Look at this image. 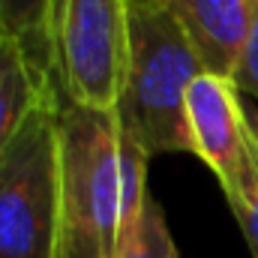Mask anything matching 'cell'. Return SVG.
<instances>
[{"mask_svg":"<svg viewBox=\"0 0 258 258\" xmlns=\"http://www.w3.org/2000/svg\"><path fill=\"white\" fill-rule=\"evenodd\" d=\"M228 204L243 228V237L249 243L252 258H258V141L252 129H249V156H246L243 174L237 180V189L228 195Z\"/></svg>","mask_w":258,"mask_h":258,"instance_id":"10","label":"cell"},{"mask_svg":"<svg viewBox=\"0 0 258 258\" xmlns=\"http://www.w3.org/2000/svg\"><path fill=\"white\" fill-rule=\"evenodd\" d=\"M186 129L192 153L216 174L225 198L237 189L249 156L246 105L228 78L201 72L186 90Z\"/></svg>","mask_w":258,"mask_h":258,"instance_id":"5","label":"cell"},{"mask_svg":"<svg viewBox=\"0 0 258 258\" xmlns=\"http://www.w3.org/2000/svg\"><path fill=\"white\" fill-rule=\"evenodd\" d=\"M117 258H180L177 246H174V237L168 231L165 213H162V207L153 195L144 207V216L138 222L135 237L117 252Z\"/></svg>","mask_w":258,"mask_h":258,"instance_id":"9","label":"cell"},{"mask_svg":"<svg viewBox=\"0 0 258 258\" xmlns=\"http://www.w3.org/2000/svg\"><path fill=\"white\" fill-rule=\"evenodd\" d=\"M3 27H6V24H3V12H0V30H3Z\"/></svg>","mask_w":258,"mask_h":258,"instance_id":"15","label":"cell"},{"mask_svg":"<svg viewBox=\"0 0 258 258\" xmlns=\"http://www.w3.org/2000/svg\"><path fill=\"white\" fill-rule=\"evenodd\" d=\"M231 84L237 87V93H249L252 99H258V12H255V24L252 33L246 39V48L237 60V69L231 75Z\"/></svg>","mask_w":258,"mask_h":258,"instance_id":"12","label":"cell"},{"mask_svg":"<svg viewBox=\"0 0 258 258\" xmlns=\"http://www.w3.org/2000/svg\"><path fill=\"white\" fill-rule=\"evenodd\" d=\"M165 6L186 33L201 69L231 81L255 24L258 0H168Z\"/></svg>","mask_w":258,"mask_h":258,"instance_id":"6","label":"cell"},{"mask_svg":"<svg viewBox=\"0 0 258 258\" xmlns=\"http://www.w3.org/2000/svg\"><path fill=\"white\" fill-rule=\"evenodd\" d=\"M138 3H168V0H138Z\"/></svg>","mask_w":258,"mask_h":258,"instance_id":"14","label":"cell"},{"mask_svg":"<svg viewBox=\"0 0 258 258\" xmlns=\"http://www.w3.org/2000/svg\"><path fill=\"white\" fill-rule=\"evenodd\" d=\"M246 123H249V129H252V135L258 141V111L255 108H246Z\"/></svg>","mask_w":258,"mask_h":258,"instance_id":"13","label":"cell"},{"mask_svg":"<svg viewBox=\"0 0 258 258\" xmlns=\"http://www.w3.org/2000/svg\"><path fill=\"white\" fill-rule=\"evenodd\" d=\"M51 87L48 57L21 36L0 30V153Z\"/></svg>","mask_w":258,"mask_h":258,"instance_id":"7","label":"cell"},{"mask_svg":"<svg viewBox=\"0 0 258 258\" xmlns=\"http://www.w3.org/2000/svg\"><path fill=\"white\" fill-rule=\"evenodd\" d=\"M45 51L60 99L114 111L129 66V0H48Z\"/></svg>","mask_w":258,"mask_h":258,"instance_id":"4","label":"cell"},{"mask_svg":"<svg viewBox=\"0 0 258 258\" xmlns=\"http://www.w3.org/2000/svg\"><path fill=\"white\" fill-rule=\"evenodd\" d=\"M120 126V123H117ZM147 162L150 156L120 129V225H117V252L138 231L144 207L150 201L147 189Z\"/></svg>","mask_w":258,"mask_h":258,"instance_id":"8","label":"cell"},{"mask_svg":"<svg viewBox=\"0 0 258 258\" xmlns=\"http://www.w3.org/2000/svg\"><path fill=\"white\" fill-rule=\"evenodd\" d=\"M0 258H60V93H48L0 153Z\"/></svg>","mask_w":258,"mask_h":258,"instance_id":"3","label":"cell"},{"mask_svg":"<svg viewBox=\"0 0 258 258\" xmlns=\"http://www.w3.org/2000/svg\"><path fill=\"white\" fill-rule=\"evenodd\" d=\"M45 9H48V0H0L6 30L21 36L24 42H30L33 48H39L48 57V51H45Z\"/></svg>","mask_w":258,"mask_h":258,"instance_id":"11","label":"cell"},{"mask_svg":"<svg viewBox=\"0 0 258 258\" xmlns=\"http://www.w3.org/2000/svg\"><path fill=\"white\" fill-rule=\"evenodd\" d=\"M120 126L60 99V258H117Z\"/></svg>","mask_w":258,"mask_h":258,"instance_id":"2","label":"cell"},{"mask_svg":"<svg viewBox=\"0 0 258 258\" xmlns=\"http://www.w3.org/2000/svg\"><path fill=\"white\" fill-rule=\"evenodd\" d=\"M201 72L168 6L129 0V66L114 117L147 156L192 153L186 90Z\"/></svg>","mask_w":258,"mask_h":258,"instance_id":"1","label":"cell"}]
</instances>
